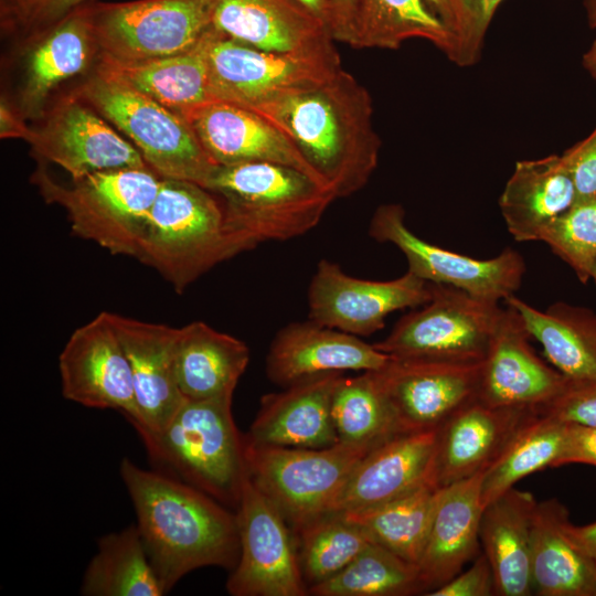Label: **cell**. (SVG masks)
<instances>
[{"mask_svg":"<svg viewBox=\"0 0 596 596\" xmlns=\"http://www.w3.org/2000/svg\"><path fill=\"white\" fill-rule=\"evenodd\" d=\"M253 111L289 138L337 199L362 190L377 168L381 139L371 95L342 67Z\"/></svg>","mask_w":596,"mask_h":596,"instance_id":"1","label":"cell"},{"mask_svg":"<svg viewBox=\"0 0 596 596\" xmlns=\"http://www.w3.org/2000/svg\"><path fill=\"white\" fill-rule=\"evenodd\" d=\"M119 472L166 594L196 568H234L240 556L236 512L198 488L142 469L128 458L121 460Z\"/></svg>","mask_w":596,"mask_h":596,"instance_id":"2","label":"cell"},{"mask_svg":"<svg viewBox=\"0 0 596 596\" xmlns=\"http://www.w3.org/2000/svg\"><path fill=\"white\" fill-rule=\"evenodd\" d=\"M205 188L220 199L240 253L306 234L337 199L302 171L266 161L217 167Z\"/></svg>","mask_w":596,"mask_h":596,"instance_id":"3","label":"cell"},{"mask_svg":"<svg viewBox=\"0 0 596 596\" xmlns=\"http://www.w3.org/2000/svg\"><path fill=\"white\" fill-rule=\"evenodd\" d=\"M232 402L185 398L160 430H136L157 471L236 509L248 473Z\"/></svg>","mask_w":596,"mask_h":596,"instance_id":"4","label":"cell"},{"mask_svg":"<svg viewBox=\"0 0 596 596\" xmlns=\"http://www.w3.org/2000/svg\"><path fill=\"white\" fill-rule=\"evenodd\" d=\"M237 254L220 199L198 183L161 178L136 258L182 292Z\"/></svg>","mask_w":596,"mask_h":596,"instance_id":"5","label":"cell"},{"mask_svg":"<svg viewBox=\"0 0 596 596\" xmlns=\"http://www.w3.org/2000/svg\"><path fill=\"white\" fill-rule=\"evenodd\" d=\"M33 182L46 202L66 211L75 235L110 254L136 258L161 177L149 167H126L97 171L65 187L38 170Z\"/></svg>","mask_w":596,"mask_h":596,"instance_id":"6","label":"cell"},{"mask_svg":"<svg viewBox=\"0 0 596 596\" xmlns=\"http://www.w3.org/2000/svg\"><path fill=\"white\" fill-rule=\"evenodd\" d=\"M73 94L126 136L161 178L205 188L219 167L183 116L141 93L94 72Z\"/></svg>","mask_w":596,"mask_h":596,"instance_id":"7","label":"cell"},{"mask_svg":"<svg viewBox=\"0 0 596 596\" xmlns=\"http://www.w3.org/2000/svg\"><path fill=\"white\" fill-rule=\"evenodd\" d=\"M247 473L296 534L331 513L358 462L369 449L337 443L324 448L259 445L244 439Z\"/></svg>","mask_w":596,"mask_h":596,"instance_id":"8","label":"cell"},{"mask_svg":"<svg viewBox=\"0 0 596 596\" xmlns=\"http://www.w3.org/2000/svg\"><path fill=\"white\" fill-rule=\"evenodd\" d=\"M341 67L334 43L280 52L237 42L214 28L210 33L207 68L212 100L256 110L287 93L324 81Z\"/></svg>","mask_w":596,"mask_h":596,"instance_id":"9","label":"cell"},{"mask_svg":"<svg viewBox=\"0 0 596 596\" xmlns=\"http://www.w3.org/2000/svg\"><path fill=\"white\" fill-rule=\"evenodd\" d=\"M430 284V299L408 312L373 345L394 358L480 363L487 355L502 308L459 288Z\"/></svg>","mask_w":596,"mask_h":596,"instance_id":"10","label":"cell"},{"mask_svg":"<svg viewBox=\"0 0 596 596\" xmlns=\"http://www.w3.org/2000/svg\"><path fill=\"white\" fill-rule=\"evenodd\" d=\"M100 54L135 62L195 47L213 28L211 0H135L83 6Z\"/></svg>","mask_w":596,"mask_h":596,"instance_id":"11","label":"cell"},{"mask_svg":"<svg viewBox=\"0 0 596 596\" xmlns=\"http://www.w3.org/2000/svg\"><path fill=\"white\" fill-rule=\"evenodd\" d=\"M369 235L380 243L395 245L405 255L408 270L417 277L485 300L499 302L514 295L525 273L522 255L510 247L493 258L476 259L422 240L408 228L405 210L396 203L375 210Z\"/></svg>","mask_w":596,"mask_h":596,"instance_id":"12","label":"cell"},{"mask_svg":"<svg viewBox=\"0 0 596 596\" xmlns=\"http://www.w3.org/2000/svg\"><path fill=\"white\" fill-rule=\"evenodd\" d=\"M236 518L240 556L226 581L228 594L308 595L289 524L248 476L242 488Z\"/></svg>","mask_w":596,"mask_h":596,"instance_id":"13","label":"cell"},{"mask_svg":"<svg viewBox=\"0 0 596 596\" xmlns=\"http://www.w3.org/2000/svg\"><path fill=\"white\" fill-rule=\"evenodd\" d=\"M481 363L391 356L372 373L400 430L411 433L439 428L478 398Z\"/></svg>","mask_w":596,"mask_h":596,"instance_id":"14","label":"cell"},{"mask_svg":"<svg viewBox=\"0 0 596 596\" xmlns=\"http://www.w3.org/2000/svg\"><path fill=\"white\" fill-rule=\"evenodd\" d=\"M430 299V284L409 270L385 281L361 279L321 259L308 290L309 320L356 337L384 327L386 317Z\"/></svg>","mask_w":596,"mask_h":596,"instance_id":"15","label":"cell"},{"mask_svg":"<svg viewBox=\"0 0 596 596\" xmlns=\"http://www.w3.org/2000/svg\"><path fill=\"white\" fill-rule=\"evenodd\" d=\"M58 370L66 400L117 409L130 423L138 421L130 365L110 312H100L71 334L58 356Z\"/></svg>","mask_w":596,"mask_h":596,"instance_id":"16","label":"cell"},{"mask_svg":"<svg viewBox=\"0 0 596 596\" xmlns=\"http://www.w3.org/2000/svg\"><path fill=\"white\" fill-rule=\"evenodd\" d=\"M29 143L40 157L64 169L73 181L103 170L148 167L129 140L73 93L33 129Z\"/></svg>","mask_w":596,"mask_h":596,"instance_id":"17","label":"cell"},{"mask_svg":"<svg viewBox=\"0 0 596 596\" xmlns=\"http://www.w3.org/2000/svg\"><path fill=\"white\" fill-rule=\"evenodd\" d=\"M518 311L507 305L481 363L478 398L487 404L526 407L542 413L568 379L542 360Z\"/></svg>","mask_w":596,"mask_h":596,"instance_id":"18","label":"cell"},{"mask_svg":"<svg viewBox=\"0 0 596 596\" xmlns=\"http://www.w3.org/2000/svg\"><path fill=\"white\" fill-rule=\"evenodd\" d=\"M437 434L438 428L403 433L370 450L351 472L332 512L371 509L424 486H437Z\"/></svg>","mask_w":596,"mask_h":596,"instance_id":"19","label":"cell"},{"mask_svg":"<svg viewBox=\"0 0 596 596\" xmlns=\"http://www.w3.org/2000/svg\"><path fill=\"white\" fill-rule=\"evenodd\" d=\"M360 337L315 321L292 322L273 339L267 358L268 379L284 387L345 371H376L390 360Z\"/></svg>","mask_w":596,"mask_h":596,"instance_id":"20","label":"cell"},{"mask_svg":"<svg viewBox=\"0 0 596 596\" xmlns=\"http://www.w3.org/2000/svg\"><path fill=\"white\" fill-rule=\"evenodd\" d=\"M539 411L494 406L479 398L453 414L437 434L435 479L439 487L485 472Z\"/></svg>","mask_w":596,"mask_h":596,"instance_id":"21","label":"cell"},{"mask_svg":"<svg viewBox=\"0 0 596 596\" xmlns=\"http://www.w3.org/2000/svg\"><path fill=\"white\" fill-rule=\"evenodd\" d=\"M184 118L206 155L219 167L274 162L296 168L326 187L289 138L256 111L222 100H210Z\"/></svg>","mask_w":596,"mask_h":596,"instance_id":"22","label":"cell"},{"mask_svg":"<svg viewBox=\"0 0 596 596\" xmlns=\"http://www.w3.org/2000/svg\"><path fill=\"white\" fill-rule=\"evenodd\" d=\"M128 359L138 409L135 429L163 428L185 401L175 374L177 328L110 313Z\"/></svg>","mask_w":596,"mask_h":596,"instance_id":"23","label":"cell"},{"mask_svg":"<svg viewBox=\"0 0 596 596\" xmlns=\"http://www.w3.org/2000/svg\"><path fill=\"white\" fill-rule=\"evenodd\" d=\"M26 40L18 109L25 119H38L51 93L98 60L100 50L84 7Z\"/></svg>","mask_w":596,"mask_h":596,"instance_id":"24","label":"cell"},{"mask_svg":"<svg viewBox=\"0 0 596 596\" xmlns=\"http://www.w3.org/2000/svg\"><path fill=\"white\" fill-rule=\"evenodd\" d=\"M342 373L302 381L260 398L244 439L259 445L324 448L336 445L331 406Z\"/></svg>","mask_w":596,"mask_h":596,"instance_id":"25","label":"cell"},{"mask_svg":"<svg viewBox=\"0 0 596 596\" xmlns=\"http://www.w3.org/2000/svg\"><path fill=\"white\" fill-rule=\"evenodd\" d=\"M482 473L441 488L430 531L417 563L421 594L428 595L461 572L478 552Z\"/></svg>","mask_w":596,"mask_h":596,"instance_id":"26","label":"cell"},{"mask_svg":"<svg viewBox=\"0 0 596 596\" xmlns=\"http://www.w3.org/2000/svg\"><path fill=\"white\" fill-rule=\"evenodd\" d=\"M212 24L225 36L280 52L317 49L334 40L295 0H211Z\"/></svg>","mask_w":596,"mask_h":596,"instance_id":"27","label":"cell"},{"mask_svg":"<svg viewBox=\"0 0 596 596\" xmlns=\"http://www.w3.org/2000/svg\"><path fill=\"white\" fill-rule=\"evenodd\" d=\"M568 510L556 498L536 502L531 573L539 596H596V564L571 532Z\"/></svg>","mask_w":596,"mask_h":596,"instance_id":"28","label":"cell"},{"mask_svg":"<svg viewBox=\"0 0 596 596\" xmlns=\"http://www.w3.org/2000/svg\"><path fill=\"white\" fill-rule=\"evenodd\" d=\"M536 502L531 492L513 487L483 507L479 540L498 596L533 594L531 532Z\"/></svg>","mask_w":596,"mask_h":596,"instance_id":"29","label":"cell"},{"mask_svg":"<svg viewBox=\"0 0 596 596\" xmlns=\"http://www.w3.org/2000/svg\"><path fill=\"white\" fill-rule=\"evenodd\" d=\"M576 201L572 177L558 155L521 160L499 198L505 226L518 242L539 241L546 226Z\"/></svg>","mask_w":596,"mask_h":596,"instance_id":"30","label":"cell"},{"mask_svg":"<svg viewBox=\"0 0 596 596\" xmlns=\"http://www.w3.org/2000/svg\"><path fill=\"white\" fill-rule=\"evenodd\" d=\"M212 29L195 47L171 56L125 62L99 54L95 72L155 99L184 117L191 110L212 100L207 68V49Z\"/></svg>","mask_w":596,"mask_h":596,"instance_id":"31","label":"cell"},{"mask_svg":"<svg viewBox=\"0 0 596 596\" xmlns=\"http://www.w3.org/2000/svg\"><path fill=\"white\" fill-rule=\"evenodd\" d=\"M174 360L178 385L185 398L233 397L249 350L242 340L194 321L177 328Z\"/></svg>","mask_w":596,"mask_h":596,"instance_id":"32","label":"cell"},{"mask_svg":"<svg viewBox=\"0 0 596 596\" xmlns=\"http://www.w3.org/2000/svg\"><path fill=\"white\" fill-rule=\"evenodd\" d=\"M504 301L518 311L551 365L572 381L596 380V311L567 302L539 310L515 295Z\"/></svg>","mask_w":596,"mask_h":596,"instance_id":"33","label":"cell"},{"mask_svg":"<svg viewBox=\"0 0 596 596\" xmlns=\"http://www.w3.org/2000/svg\"><path fill=\"white\" fill-rule=\"evenodd\" d=\"M411 39L434 44L447 57L454 39L426 0H353L348 45L398 50Z\"/></svg>","mask_w":596,"mask_h":596,"instance_id":"34","label":"cell"},{"mask_svg":"<svg viewBox=\"0 0 596 596\" xmlns=\"http://www.w3.org/2000/svg\"><path fill=\"white\" fill-rule=\"evenodd\" d=\"M84 596H162L136 524L102 536L81 584Z\"/></svg>","mask_w":596,"mask_h":596,"instance_id":"35","label":"cell"},{"mask_svg":"<svg viewBox=\"0 0 596 596\" xmlns=\"http://www.w3.org/2000/svg\"><path fill=\"white\" fill-rule=\"evenodd\" d=\"M441 488L427 485L381 505L342 514L358 524L372 542L417 565L430 531Z\"/></svg>","mask_w":596,"mask_h":596,"instance_id":"36","label":"cell"},{"mask_svg":"<svg viewBox=\"0 0 596 596\" xmlns=\"http://www.w3.org/2000/svg\"><path fill=\"white\" fill-rule=\"evenodd\" d=\"M566 433V422L546 414H539L525 424L482 473L483 507L524 477L545 468L560 467Z\"/></svg>","mask_w":596,"mask_h":596,"instance_id":"37","label":"cell"},{"mask_svg":"<svg viewBox=\"0 0 596 596\" xmlns=\"http://www.w3.org/2000/svg\"><path fill=\"white\" fill-rule=\"evenodd\" d=\"M338 441L369 450L403 434L372 371L337 383L331 406Z\"/></svg>","mask_w":596,"mask_h":596,"instance_id":"38","label":"cell"},{"mask_svg":"<svg viewBox=\"0 0 596 596\" xmlns=\"http://www.w3.org/2000/svg\"><path fill=\"white\" fill-rule=\"evenodd\" d=\"M315 596H407L421 594L417 565L370 543L334 576L312 585Z\"/></svg>","mask_w":596,"mask_h":596,"instance_id":"39","label":"cell"},{"mask_svg":"<svg viewBox=\"0 0 596 596\" xmlns=\"http://www.w3.org/2000/svg\"><path fill=\"white\" fill-rule=\"evenodd\" d=\"M296 535L300 568L308 588L338 574L372 543L358 524L339 512L320 517Z\"/></svg>","mask_w":596,"mask_h":596,"instance_id":"40","label":"cell"},{"mask_svg":"<svg viewBox=\"0 0 596 596\" xmlns=\"http://www.w3.org/2000/svg\"><path fill=\"white\" fill-rule=\"evenodd\" d=\"M539 241L546 243L582 283H587L596 260V198L576 201L546 226Z\"/></svg>","mask_w":596,"mask_h":596,"instance_id":"41","label":"cell"},{"mask_svg":"<svg viewBox=\"0 0 596 596\" xmlns=\"http://www.w3.org/2000/svg\"><path fill=\"white\" fill-rule=\"evenodd\" d=\"M502 0H462L464 28L449 58L460 67L475 65L482 53L487 30Z\"/></svg>","mask_w":596,"mask_h":596,"instance_id":"42","label":"cell"},{"mask_svg":"<svg viewBox=\"0 0 596 596\" xmlns=\"http://www.w3.org/2000/svg\"><path fill=\"white\" fill-rule=\"evenodd\" d=\"M93 0H25L2 19L7 29L14 30L25 39L56 24L78 8Z\"/></svg>","mask_w":596,"mask_h":596,"instance_id":"43","label":"cell"},{"mask_svg":"<svg viewBox=\"0 0 596 596\" xmlns=\"http://www.w3.org/2000/svg\"><path fill=\"white\" fill-rule=\"evenodd\" d=\"M541 414L566 423L596 426V380H570L563 393Z\"/></svg>","mask_w":596,"mask_h":596,"instance_id":"44","label":"cell"},{"mask_svg":"<svg viewBox=\"0 0 596 596\" xmlns=\"http://www.w3.org/2000/svg\"><path fill=\"white\" fill-rule=\"evenodd\" d=\"M574 182L576 201L596 198V127L561 155ZM575 201V202H576Z\"/></svg>","mask_w":596,"mask_h":596,"instance_id":"45","label":"cell"},{"mask_svg":"<svg viewBox=\"0 0 596 596\" xmlns=\"http://www.w3.org/2000/svg\"><path fill=\"white\" fill-rule=\"evenodd\" d=\"M496 595L494 577L491 565L483 553L472 565L459 572L447 583L430 592L428 596H491Z\"/></svg>","mask_w":596,"mask_h":596,"instance_id":"46","label":"cell"},{"mask_svg":"<svg viewBox=\"0 0 596 596\" xmlns=\"http://www.w3.org/2000/svg\"><path fill=\"white\" fill-rule=\"evenodd\" d=\"M587 464L596 466V426L567 423V433L560 466Z\"/></svg>","mask_w":596,"mask_h":596,"instance_id":"47","label":"cell"},{"mask_svg":"<svg viewBox=\"0 0 596 596\" xmlns=\"http://www.w3.org/2000/svg\"><path fill=\"white\" fill-rule=\"evenodd\" d=\"M295 1L323 25L334 42H339L341 36V21L333 0Z\"/></svg>","mask_w":596,"mask_h":596,"instance_id":"48","label":"cell"},{"mask_svg":"<svg viewBox=\"0 0 596 596\" xmlns=\"http://www.w3.org/2000/svg\"><path fill=\"white\" fill-rule=\"evenodd\" d=\"M433 11L440 18L454 39L453 54L456 43L461 35L464 28L462 0H426Z\"/></svg>","mask_w":596,"mask_h":596,"instance_id":"49","label":"cell"},{"mask_svg":"<svg viewBox=\"0 0 596 596\" xmlns=\"http://www.w3.org/2000/svg\"><path fill=\"white\" fill-rule=\"evenodd\" d=\"M25 118L18 108L10 106L6 99L0 103V137L18 138L30 141L33 129L25 124Z\"/></svg>","mask_w":596,"mask_h":596,"instance_id":"50","label":"cell"},{"mask_svg":"<svg viewBox=\"0 0 596 596\" xmlns=\"http://www.w3.org/2000/svg\"><path fill=\"white\" fill-rule=\"evenodd\" d=\"M571 532L596 564V521L583 526L572 524Z\"/></svg>","mask_w":596,"mask_h":596,"instance_id":"51","label":"cell"},{"mask_svg":"<svg viewBox=\"0 0 596 596\" xmlns=\"http://www.w3.org/2000/svg\"><path fill=\"white\" fill-rule=\"evenodd\" d=\"M341 21V36L339 42L348 44L350 36V25L353 0H333Z\"/></svg>","mask_w":596,"mask_h":596,"instance_id":"52","label":"cell"},{"mask_svg":"<svg viewBox=\"0 0 596 596\" xmlns=\"http://www.w3.org/2000/svg\"><path fill=\"white\" fill-rule=\"evenodd\" d=\"M582 65L588 74L596 81V40L593 41L587 51L583 54Z\"/></svg>","mask_w":596,"mask_h":596,"instance_id":"53","label":"cell"},{"mask_svg":"<svg viewBox=\"0 0 596 596\" xmlns=\"http://www.w3.org/2000/svg\"><path fill=\"white\" fill-rule=\"evenodd\" d=\"M588 25L596 28V0H584Z\"/></svg>","mask_w":596,"mask_h":596,"instance_id":"54","label":"cell"},{"mask_svg":"<svg viewBox=\"0 0 596 596\" xmlns=\"http://www.w3.org/2000/svg\"><path fill=\"white\" fill-rule=\"evenodd\" d=\"M25 0H0L1 2V18L7 17L14 11Z\"/></svg>","mask_w":596,"mask_h":596,"instance_id":"55","label":"cell"},{"mask_svg":"<svg viewBox=\"0 0 596 596\" xmlns=\"http://www.w3.org/2000/svg\"><path fill=\"white\" fill-rule=\"evenodd\" d=\"M590 279L594 280L595 285H596V260L592 267V270H590Z\"/></svg>","mask_w":596,"mask_h":596,"instance_id":"56","label":"cell"}]
</instances>
